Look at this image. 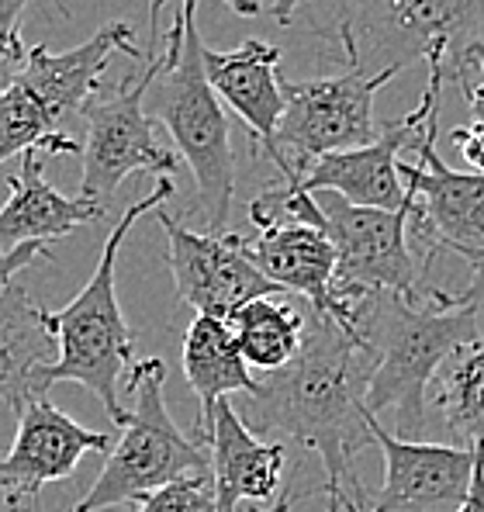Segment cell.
<instances>
[{
  "label": "cell",
  "instance_id": "11",
  "mask_svg": "<svg viewBox=\"0 0 484 512\" xmlns=\"http://www.w3.org/2000/svg\"><path fill=\"white\" fill-rule=\"evenodd\" d=\"M156 218H160L166 243H170L173 288L198 315L229 319L249 301L281 295V288L270 284L246 260V253L236 243V232H225V236L194 232L173 215H166L163 208H156Z\"/></svg>",
  "mask_w": 484,
  "mask_h": 512
},
{
  "label": "cell",
  "instance_id": "14",
  "mask_svg": "<svg viewBox=\"0 0 484 512\" xmlns=\"http://www.w3.org/2000/svg\"><path fill=\"white\" fill-rule=\"evenodd\" d=\"M94 450H111L104 433L80 426L49 398H35L18 412V433L0 457V492L14 502H35L52 481H66Z\"/></svg>",
  "mask_w": 484,
  "mask_h": 512
},
{
  "label": "cell",
  "instance_id": "4",
  "mask_svg": "<svg viewBox=\"0 0 484 512\" xmlns=\"http://www.w3.org/2000/svg\"><path fill=\"white\" fill-rule=\"evenodd\" d=\"M253 225L298 222L319 229L336 250L332 295L339 305H357L370 295H402L422 301V277L429 260H419L408 246L412 212L357 208L336 194H305L291 187H270L249 205Z\"/></svg>",
  "mask_w": 484,
  "mask_h": 512
},
{
  "label": "cell",
  "instance_id": "25",
  "mask_svg": "<svg viewBox=\"0 0 484 512\" xmlns=\"http://www.w3.org/2000/svg\"><path fill=\"white\" fill-rule=\"evenodd\" d=\"M132 512H215V485H211V471L184 474V478L170 481V485L156 488V492L142 495L132 502Z\"/></svg>",
  "mask_w": 484,
  "mask_h": 512
},
{
  "label": "cell",
  "instance_id": "29",
  "mask_svg": "<svg viewBox=\"0 0 484 512\" xmlns=\"http://www.w3.org/2000/svg\"><path fill=\"white\" fill-rule=\"evenodd\" d=\"M450 139L460 146V153H464V160L474 167V173H484V125L453 128Z\"/></svg>",
  "mask_w": 484,
  "mask_h": 512
},
{
  "label": "cell",
  "instance_id": "9",
  "mask_svg": "<svg viewBox=\"0 0 484 512\" xmlns=\"http://www.w3.org/2000/svg\"><path fill=\"white\" fill-rule=\"evenodd\" d=\"M160 70V52L149 59V70L139 80L125 77L111 94L97 90L87 104H83V135L80 142V198L94 201V205L108 208L111 194L118 184L132 173H160L173 177L177 173L180 156L166 149L156 135V125L146 115V94L153 87V77Z\"/></svg>",
  "mask_w": 484,
  "mask_h": 512
},
{
  "label": "cell",
  "instance_id": "34",
  "mask_svg": "<svg viewBox=\"0 0 484 512\" xmlns=\"http://www.w3.org/2000/svg\"><path fill=\"white\" fill-rule=\"evenodd\" d=\"M305 4V0H267V14H274V21L277 25H291V18H294V11Z\"/></svg>",
  "mask_w": 484,
  "mask_h": 512
},
{
  "label": "cell",
  "instance_id": "3",
  "mask_svg": "<svg viewBox=\"0 0 484 512\" xmlns=\"http://www.w3.org/2000/svg\"><path fill=\"white\" fill-rule=\"evenodd\" d=\"M146 101L149 118L163 122L177 146V156L194 173L198 212L208 236H225L232 198H236V153H232L229 115L204 77L198 0H180Z\"/></svg>",
  "mask_w": 484,
  "mask_h": 512
},
{
  "label": "cell",
  "instance_id": "6",
  "mask_svg": "<svg viewBox=\"0 0 484 512\" xmlns=\"http://www.w3.org/2000/svg\"><path fill=\"white\" fill-rule=\"evenodd\" d=\"M166 364L149 357L128 371V395L135 409L125 416L121 440L111 447L97 481L77 502L73 512H108L132 506L142 495L184 478V474L208 471V454L194 436L173 423L163 398Z\"/></svg>",
  "mask_w": 484,
  "mask_h": 512
},
{
  "label": "cell",
  "instance_id": "10",
  "mask_svg": "<svg viewBox=\"0 0 484 512\" xmlns=\"http://www.w3.org/2000/svg\"><path fill=\"white\" fill-rule=\"evenodd\" d=\"M443 97V59H426V90L412 115L402 122L381 128L370 146L343 149V153H325L319 160L305 163L301 170L287 173L284 187L305 194H336L357 208H381V212H412L408 191L398 177V153L415 146V135L429 111H440Z\"/></svg>",
  "mask_w": 484,
  "mask_h": 512
},
{
  "label": "cell",
  "instance_id": "13",
  "mask_svg": "<svg viewBox=\"0 0 484 512\" xmlns=\"http://www.w3.org/2000/svg\"><path fill=\"white\" fill-rule=\"evenodd\" d=\"M367 429L384 457V485L363 512H457L471 485V447L402 440L377 419H370Z\"/></svg>",
  "mask_w": 484,
  "mask_h": 512
},
{
  "label": "cell",
  "instance_id": "22",
  "mask_svg": "<svg viewBox=\"0 0 484 512\" xmlns=\"http://www.w3.org/2000/svg\"><path fill=\"white\" fill-rule=\"evenodd\" d=\"M232 340H236L249 371L274 374L291 364L305 340V319L294 305L274 298H256L232 312L229 319Z\"/></svg>",
  "mask_w": 484,
  "mask_h": 512
},
{
  "label": "cell",
  "instance_id": "19",
  "mask_svg": "<svg viewBox=\"0 0 484 512\" xmlns=\"http://www.w3.org/2000/svg\"><path fill=\"white\" fill-rule=\"evenodd\" d=\"M11 198L0 205V253H11L25 243L70 236L73 229L104 218L108 208L83 198H66L45 180L39 149L21 153V170L7 177Z\"/></svg>",
  "mask_w": 484,
  "mask_h": 512
},
{
  "label": "cell",
  "instance_id": "16",
  "mask_svg": "<svg viewBox=\"0 0 484 512\" xmlns=\"http://www.w3.org/2000/svg\"><path fill=\"white\" fill-rule=\"evenodd\" d=\"M236 243L270 284L305 298L312 305V315H329L339 326L353 329L350 308L339 305V298L332 295L336 250L319 229L298 222H274L260 225L253 236L236 232Z\"/></svg>",
  "mask_w": 484,
  "mask_h": 512
},
{
  "label": "cell",
  "instance_id": "24",
  "mask_svg": "<svg viewBox=\"0 0 484 512\" xmlns=\"http://www.w3.org/2000/svg\"><path fill=\"white\" fill-rule=\"evenodd\" d=\"M28 149H45V153H80V142L73 135L59 132L49 122V115L39 108L32 94L11 80L0 90V163L11 156H21Z\"/></svg>",
  "mask_w": 484,
  "mask_h": 512
},
{
  "label": "cell",
  "instance_id": "15",
  "mask_svg": "<svg viewBox=\"0 0 484 512\" xmlns=\"http://www.w3.org/2000/svg\"><path fill=\"white\" fill-rule=\"evenodd\" d=\"M115 52H125L128 59H142V49L135 45V32L128 21H108L87 42L66 52L32 45L25 56V66H21V73L14 80L39 101L49 122L59 132H66V125H73L80 118L83 104L101 90V77Z\"/></svg>",
  "mask_w": 484,
  "mask_h": 512
},
{
  "label": "cell",
  "instance_id": "21",
  "mask_svg": "<svg viewBox=\"0 0 484 512\" xmlns=\"http://www.w3.org/2000/svg\"><path fill=\"white\" fill-rule=\"evenodd\" d=\"M184 378L194 388L201 402L198 433L194 440L204 447V436L211 426V412L218 402L229 395H253L256 381L253 371L242 360L232 329L225 319H211V315H194V322L184 333Z\"/></svg>",
  "mask_w": 484,
  "mask_h": 512
},
{
  "label": "cell",
  "instance_id": "12",
  "mask_svg": "<svg viewBox=\"0 0 484 512\" xmlns=\"http://www.w3.org/2000/svg\"><path fill=\"white\" fill-rule=\"evenodd\" d=\"M440 111H429L422 132L415 135L419 163H398L412 222L422 236H433L446 250H484V173H460L440 160L436 149Z\"/></svg>",
  "mask_w": 484,
  "mask_h": 512
},
{
  "label": "cell",
  "instance_id": "20",
  "mask_svg": "<svg viewBox=\"0 0 484 512\" xmlns=\"http://www.w3.org/2000/svg\"><path fill=\"white\" fill-rule=\"evenodd\" d=\"M56 340L49 329V312L35 305L21 284H7L0 295V402L18 416L28 402L45 398L42 371L52 364Z\"/></svg>",
  "mask_w": 484,
  "mask_h": 512
},
{
  "label": "cell",
  "instance_id": "31",
  "mask_svg": "<svg viewBox=\"0 0 484 512\" xmlns=\"http://www.w3.org/2000/svg\"><path fill=\"white\" fill-rule=\"evenodd\" d=\"M457 512H484V454L474 450V471H471V485H467L464 499H460Z\"/></svg>",
  "mask_w": 484,
  "mask_h": 512
},
{
  "label": "cell",
  "instance_id": "23",
  "mask_svg": "<svg viewBox=\"0 0 484 512\" xmlns=\"http://www.w3.org/2000/svg\"><path fill=\"white\" fill-rule=\"evenodd\" d=\"M436 405L464 447L484 454V333L436 371Z\"/></svg>",
  "mask_w": 484,
  "mask_h": 512
},
{
  "label": "cell",
  "instance_id": "5",
  "mask_svg": "<svg viewBox=\"0 0 484 512\" xmlns=\"http://www.w3.org/2000/svg\"><path fill=\"white\" fill-rule=\"evenodd\" d=\"M173 198V180L160 177L156 191L149 198H139L128 205V212L118 218L108 243L101 250L90 281L83 291L59 312H49V329L56 340V360L42 371V391H49L59 381H77L104 405L115 426H125L128 409L118 402V381L132 367V333L118 305L115 267L121 246H125L132 225L146 212H156L163 201Z\"/></svg>",
  "mask_w": 484,
  "mask_h": 512
},
{
  "label": "cell",
  "instance_id": "8",
  "mask_svg": "<svg viewBox=\"0 0 484 512\" xmlns=\"http://www.w3.org/2000/svg\"><path fill=\"white\" fill-rule=\"evenodd\" d=\"M350 70L339 77H319L284 87V115L277 122L274 156L277 170L294 173L325 153L360 149L381 135L384 125L374 118V94L398 70H363L357 59H346Z\"/></svg>",
  "mask_w": 484,
  "mask_h": 512
},
{
  "label": "cell",
  "instance_id": "27",
  "mask_svg": "<svg viewBox=\"0 0 484 512\" xmlns=\"http://www.w3.org/2000/svg\"><path fill=\"white\" fill-rule=\"evenodd\" d=\"M460 260H467V267H471V281H467L464 291H457V295H450V305H471L484 312V250H457Z\"/></svg>",
  "mask_w": 484,
  "mask_h": 512
},
{
  "label": "cell",
  "instance_id": "32",
  "mask_svg": "<svg viewBox=\"0 0 484 512\" xmlns=\"http://www.w3.org/2000/svg\"><path fill=\"white\" fill-rule=\"evenodd\" d=\"M163 4H166V0H153V4H149V32H153V39H156V21H160ZM222 4L232 7L239 18H260V14H263L260 0H222Z\"/></svg>",
  "mask_w": 484,
  "mask_h": 512
},
{
  "label": "cell",
  "instance_id": "33",
  "mask_svg": "<svg viewBox=\"0 0 484 512\" xmlns=\"http://www.w3.org/2000/svg\"><path fill=\"white\" fill-rule=\"evenodd\" d=\"M467 101V111H471V125H484V80L471 84L467 90H460Z\"/></svg>",
  "mask_w": 484,
  "mask_h": 512
},
{
  "label": "cell",
  "instance_id": "28",
  "mask_svg": "<svg viewBox=\"0 0 484 512\" xmlns=\"http://www.w3.org/2000/svg\"><path fill=\"white\" fill-rule=\"evenodd\" d=\"M35 260H49V250H45V243H25L18 246V250L11 253H0V295H4V288L14 281V277L21 274V270L28 267V263Z\"/></svg>",
  "mask_w": 484,
  "mask_h": 512
},
{
  "label": "cell",
  "instance_id": "2",
  "mask_svg": "<svg viewBox=\"0 0 484 512\" xmlns=\"http://www.w3.org/2000/svg\"><path fill=\"white\" fill-rule=\"evenodd\" d=\"M426 305L402 295H370L350 305L353 329L370 350V378L363 412L398 416V436L415 440L426 423V388L436 371L484 333L481 312L450 305L443 288H422Z\"/></svg>",
  "mask_w": 484,
  "mask_h": 512
},
{
  "label": "cell",
  "instance_id": "7",
  "mask_svg": "<svg viewBox=\"0 0 484 512\" xmlns=\"http://www.w3.org/2000/svg\"><path fill=\"white\" fill-rule=\"evenodd\" d=\"M346 59L363 70H405L415 59H443V80L467 52L484 45V0H357L339 18Z\"/></svg>",
  "mask_w": 484,
  "mask_h": 512
},
{
  "label": "cell",
  "instance_id": "26",
  "mask_svg": "<svg viewBox=\"0 0 484 512\" xmlns=\"http://www.w3.org/2000/svg\"><path fill=\"white\" fill-rule=\"evenodd\" d=\"M28 0H0V90L11 84L25 66V42H21V14Z\"/></svg>",
  "mask_w": 484,
  "mask_h": 512
},
{
  "label": "cell",
  "instance_id": "18",
  "mask_svg": "<svg viewBox=\"0 0 484 512\" xmlns=\"http://www.w3.org/2000/svg\"><path fill=\"white\" fill-rule=\"evenodd\" d=\"M281 49L263 39H246L232 52L204 49V77L222 104L246 122L256 153L274 156L277 122L284 115V87L277 80Z\"/></svg>",
  "mask_w": 484,
  "mask_h": 512
},
{
  "label": "cell",
  "instance_id": "30",
  "mask_svg": "<svg viewBox=\"0 0 484 512\" xmlns=\"http://www.w3.org/2000/svg\"><path fill=\"white\" fill-rule=\"evenodd\" d=\"M478 80H484V45H481V49H474V52H467V56L453 66L450 77L443 80V87L457 84L460 90H467L471 84H478Z\"/></svg>",
  "mask_w": 484,
  "mask_h": 512
},
{
  "label": "cell",
  "instance_id": "17",
  "mask_svg": "<svg viewBox=\"0 0 484 512\" xmlns=\"http://www.w3.org/2000/svg\"><path fill=\"white\" fill-rule=\"evenodd\" d=\"M208 471L215 485V512H236L239 502H263L281 488L284 478V443H263L249 433L239 412L229 402H218L204 436Z\"/></svg>",
  "mask_w": 484,
  "mask_h": 512
},
{
  "label": "cell",
  "instance_id": "36",
  "mask_svg": "<svg viewBox=\"0 0 484 512\" xmlns=\"http://www.w3.org/2000/svg\"><path fill=\"white\" fill-rule=\"evenodd\" d=\"M7 512H25V509H21V502H14V499H7Z\"/></svg>",
  "mask_w": 484,
  "mask_h": 512
},
{
  "label": "cell",
  "instance_id": "35",
  "mask_svg": "<svg viewBox=\"0 0 484 512\" xmlns=\"http://www.w3.org/2000/svg\"><path fill=\"white\" fill-rule=\"evenodd\" d=\"M291 506H294V499H291V495H281V499H277L274 502V506H253V509H249V512H291Z\"/></svg>",
  "mask_w": 484,
  "mask_h": 512
},
{
  "label": "cell",
  "instance_id": "1",
  "mask_svg": "<svg viewBox=\"0 0 484 512\" xmlns=\"http://www.w3.org/2000/svg\"><path fill=\"white\" fill-rule=\"evenodd\" d=\"M370 378V350L357 329L329 315L305 322L298 357L274 374H263L246 395L239 419L249 433L287 436L319 454L325 471V512H363L367 492L357 478V454L370 443V416L363 391Z\"/></svg>",
  "mask_w": 484,
  "mask_h": 512
}]
</instances>
